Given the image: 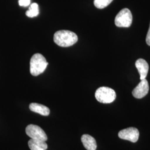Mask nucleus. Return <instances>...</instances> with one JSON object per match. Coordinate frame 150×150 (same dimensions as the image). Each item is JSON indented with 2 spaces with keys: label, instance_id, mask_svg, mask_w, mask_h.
Segmentation results:
<instances>
[{
  "label": "nucleus",
  "instance_id": "1",
  "mask_svg": "<svg viewBox=\"0 0 150 150\" xmlns=\"http://www.w3.org/2000/svg\"><path fill=\"white\" fill-rule=\"evenodd\" d=\"M54 41L60 47H67L76 43L78 37L74 32L69 30H60L54 34Z\"/></svg>",
  "mask_w": 150,
  "mask_h": 150
},
{
  "label": "nucleus",
  "instance_id": "2",
  "mask_svg": "<svg viewBox=\"0 0 150 150\" xmlns=\"http://www.w3.org/2000/svg\"><path fill=\"white\" fill-rule=\"evenodd\" d=\"M48 62L42 54H33L30 60V73L33 76H37L42 74L45 71Z\"/></svg>",
  "mask_w": 150,
  "mask_h": 150
},
{
  "label": "nucleus",
  "instance_id": "3",
  "mask_svg": "<svg viewBox=\"0 0 150 150\" xmlns=\"http://www.w3.org/2000/svg\"><path fill=\"white\" fill-rule=\"evenodd\" d=\"M95 97L98 102L102 103H110L115 101L116 97L115 91L107 87H101L95 92Z\"/></svg>",
  "mask_w": 150,
  "mask_h": 150
},
{
  "label": "nucleus",
  "instance_id": "4",
  "mask_svg": "<svg viewBox=\"0 0 150 150\" xmlns=\"http://www.w3.org/2000/svg\"><path fill=\"white\" fill-rule=\"evenodd\" d=\"M132 22V15L128 8H123L118 12L115 19V23L118 27H129Z\"/></svg>",
  "mask_w": 150,
  "mask_h": 150
},
{
  "label": "nucleus",
  "instance_id": "5",
  "mask_svg": "<svg viewBox=\"0 0 150 150\" xmlns=\"http://www.w3.org/2000/svg\"><path fill=\"white\" fill-rule=\"evenodd\" d=\"M26 133L31 139L46 141L47 136L45 132L40 126L35 125H29L26 128Z\"/></svg>",
  "mask_w": 150,
  "mask_h": 150
},
{
  "label": "nucleus",
  "instance_id": "6",
  "mask_svg": "<svg viewBox=\"0 0 150 150\" xmlns=\"http://www.w3.org/2000/svg\"><path fill=\"white\" fill-rule=\"evenodd\" d=\"M118 137L121 139L127 140L132 142H136L139 138V130L134 127L123 129L118 132Z\"/></svg>",
  "mask_w": 150,
  "mask_h": 150
},
{
  "label": "nucleus",
  "instance_id": "7",
  "mask_svg": "<svg viewBox=\"0 0 150 150\" xmlns=\"http://www.w3.org/2000/svg\"><path fill=\"white\" fill-rule=\"evenodd\" d=\"M149 91L148 81L146 79L141 80L139 84L132 91V95L136 98H142L147 95Z\"/></svg>",
  "mask_w": 150,
  "mask_h": 150
},
{
  "label": "nucleus",
  "instance_id": "8",
  "mask_svg": "<svg viewBox=\"0 0 150 150\" xmlns=\"http://www.w3.org/2000/svg\"><path fill=\"white\" fill-rule=\"evenodd\" d=\"M135 66L140 75V80H142L146 79L149 69L148 63L145 59H139L136 61Z\"/></svg>",
  "mask_w": 150,
  "mask_h": 150
},
{
  "label": "nucleus",
  "instance_id": "9",
  "mask_svg": "<svg viewBox=\"0 0 150 150\" xmlns=\"http://www.w3.org/2000/svg\"><path fill=\"white\" fill-rule=\"evenodd\" d=\"M81 141L87 150H96L97 144L96 139L89 134H83L81 137Z\"/></svg>",
  "mask_w": 150,
  "mask_h": 150
},
{
  "label": "nucleus",
  "instance_id": "10",
  "mask_svg": "<svg viewBox=\"0 0 150 150\" xmlns=\"http://www.w3.org/2000/svg\"><path fill=\"white\" fill-rule=\"evenodd\" d=\"M29 108L32 112L38 113L45 116H48L50 112L48 107L38 103H31L29 106Z\"/></svg>",
  "mask_w": 150,
  "mask_h": 150
},
{
  "label": "nucleus",
  "instance_id": "11",
  "mask_svg": "<svg viewBox=\"0 0 150 150\" xmlns=\"http://www.w3.org/2000/svg\"><path fill=\"white\" fill-rule=\"evenodd\" d=\"M28 145L31 150H46L48 148L45 141L36 139H30Z\"/></svg>",
  "mask_w": 150,
  "mask_h": 150
},
{
  "label": "nucleus",
  "instance_id": "12",
  "mask_svg": "<svg viewBox=\"0 0 150 150\" xmlns=\"http://www.w3.org/2000/svg\"><path fill=\"white\" fill-rule=\"evenodd\" d=\"M38 14H39V7L38 4L36 3L32 4L30 6L29 9L26 12V16L30 18L36 17L38 15Z\"/></svg>",
  "mask_w": 150,
  "mask_h": 150
},
{
  "label": "nucleus",
  "instance_id": "13",
  "mask_svg": "<svg viewBox=\"0 0 150 150\" xmlns=\"http://www.w3.org/2000/svg\"><path fill=\"white\" fill-rule=\"evenodd\" d=\"M113 0H94V5L99 9H102L109 5Z\"/></svg>",
  "mask_w": 150,
  "mask_h": 150
},
{
  "label": "nucleus",
  "instance_id": "14",
  "mask_svg": "<svg viewBox=\"0 0 150 150\" xmlns=\"http://www.w3.org/2000/svg\"><path fill=\"white\" fill-rule=\"evenodd\" d=\"M31 0H19L18 4L20 6L27 7L30 5Z\"/></svg>",
  "mask_w": 150,
  "mask_h": 150
},
{
  "label": "nucleus",
  "instance_id": "15",
  "mask_svg": "<svg viewBox=\"0 0 150 150\" xmlns=\"http://www.w3.org/2000/svg\"><path fill=\"white\" fill-rule=\"evenodd\" d=\"M146 43H147V44L149 46H150V23L149 29V31H148L147 34V36H146Z\"/></svg>",
  "mask_w": 150,
  "mask_h": 150
}]
</instances>
